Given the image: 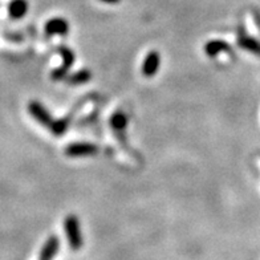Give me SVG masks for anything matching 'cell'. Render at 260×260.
Wrapping results in <instances>:
<instances>
[{"label":"cell","mask_w":260,"mask_h":260,"mask_svg":"<svg viewBox=\"0 0 260 260\" xmlns=\"http://www.w3.org/2000/svg\"><path fill=\"white\" fill-rule=\"evenodd\" d=\"M159 64H161V57L157 51H151L147 53L145 57L144 64H142V73L146 77H151L158 72L159 69Z\"/></svg>","instance_id":"cell-6"},{"label":"cell","mask_w":260,"mask_h":260,"mask_svg":"<svg viewBox=\"0 0 260 260\" xmlns=\"http://www.w3.org/2000/svg\"><path fill=\"white\" fill-rule=\"evenodd\" d=\"M44 31L49 36H65L69 32V23L64 17H52L45 23Z\"/></svg>","instance_id":"cell-5"},{"label":"cell","mask_w":260,"mask_h":260,"mask_svg":"<svg viewBox=\"0 0 260 260\" xmlns=\"http://www.w3.org/2000/svg\"><path fill=\"white\" fill-rule=\"evenodd\" d=\"M58 250V239L56 236H51L47 243L44 244L43 250L40 253V260H51L52 257L55 256V253Z\"/></svg>","instance_id":"cell-9"},{"label":"cell","mask_w":260,"mask_h":260,"mask_svg":"<svg viewBox=\"0 0 260 260\" xmlns=\"http://www.w3.org/2000/svg\"><path fill=\"white\" fill-rule=\"evenodd\" d=\"M64 230L72 250H80L82 246V235L80 220L75 215H68L64 220Z\"/></svg>","instance_id":"cell-1"},{"label":"cell","mask_w":260,"mask_h":260,"mask_svg":"<svg viewBox=\"0 0 260 260\" xmlns=\"http://www.w3.org/2000/svg\"><path fill=\"white\" fill-rule=\"evenodd\" d=\"M110 125L116 132H123L127 126V117L123 112H117L113 114L112 120H110Z\"/></svg>","instance_id":"cell-12"},{"label":"cell","mask_w":260,"mask_h":260,"mask_svg":"<svg viewBox=\"0 0 260 260\" xmlns=\"http://www.w3.org/2000/svg\"><path fill=\"white\" fill-rule=\"evenodd\" d=\"M239 45L243 49L252 52V53H256L260 55V43L257 40H255L251 36H240L239 38Z\"/></svg>","instance_id":"cell-11"},{"label":"cell","mask_w":260,"mask_h":260,"mask_svg":"<svg viewBox=\"0 0 260 260\" xmlns=\"http://www.w3.org/2000/svg\"><path fill=\"white\" fill-rule=\"evenodd\" d=\"M28 8H29L28 0H11L10 6H8V14H10L11 19L19 20L27 15Z\"/></svg>","instance_id":"cell-7"},{"label":"cell","mask_w":260,"mask_h":260,"mask_svg":"<svg viewBox=\"0 0 260 260\" xmlns=\"http://www.w3.org/2000/svg\"><path fill=\"white\" fill-rule=\"evenodd\" d=\"M28 112H29V114L34 117L35 120L45 127H51L53 121H55L52 118L51 113H49L48 110L45 109L44 106L41 105L40 103H38V101H31L29 103V105H28Z\"/></svg>","instance_id":"cell-4"},{"label":"cell","mask_w":260,"mask_h":260,"mask_svg":"<svg viewBox=\"0 0 260 260\" xmlns=\"http://www.w3.org/2000/svg\"><path fill=\"white\" fill-rule=\"evenodd\" d=\"M58 52L61 53L62 56V65L58 69H55L52 72V80L58 81V80H62L67 77L68 75V71L71 69V67L75 62V53L72 52V49H69L68 47H60Z\"/></svg>","instance_id":"cell-2"},{"label":"cell","mask_w":260,"mask_h":260,"mask_svg":"<svg viewBox=\"0 0 260 260\" xmlns=\"http://www.w3.org/2000/svg\"><path fill=\"white\" fill-rule=\"evenodd\" d=\"M69 126V120L68 118H61V120L53 121L52 126L49 127L53 136H62V134L68 130Z\"/></svg>","instance_id":"cell-13"},{"label":"cell","mask_w":260,"mask_h":260,"mask_svg":"<svg viewBox=\"0 0 260 260\" xmlns=\"http://www.w3.org/2000/svg\"><path fill=\"white\" fill-rule=\"evenodd\" d=\"M99 153V147L89 142H75L65 147V154L68 157H88L96 155Z\"/></svg>","instance_id":"cell-3"},{"label":"cell","mask_w":260,"mask_h":260,"mask_svg":"<svg viewBox=\"0 0 260 260\" xmlns=\"http://www.w3.org/2000/svg\"><path fill=\"white\" fill-rule=\"evenodd\" d=\"M229 49L230 45L223 40H211L205 45V52L210 57H216L219 53L229 51Z\"/></svg>","instance_id":"cell-8"},{"label":"cell","mask_w":260,"mask_h":260,"mask_svg":"<svg viewBox=\"0 0 260 260\" xmlns=\"http://www.w3.org/2000/svg\"><path fill=\"white\" fill-rule=\"evenodd\" d=\"M90 77H92V73L88 69H82V71H79V72L68 76L67 82L71 84V85H79V84H85V82L89 81Z\"/></svg>","instance_id":"cell-10"},{"label":"cell","mask_w":260,"mask_h":260,"mask_svg":"<svg viewBox=\"0 0 260 260\" xmlns=\"http://www.w3.org/2000/svg\"><path fill=\"white\" fill-rule=\"evenodd\" d=\"M101 2L105 4H117V3H120L121 0H101Z\"/></svg>","instance_id":"cell-14"}]
</instances>
